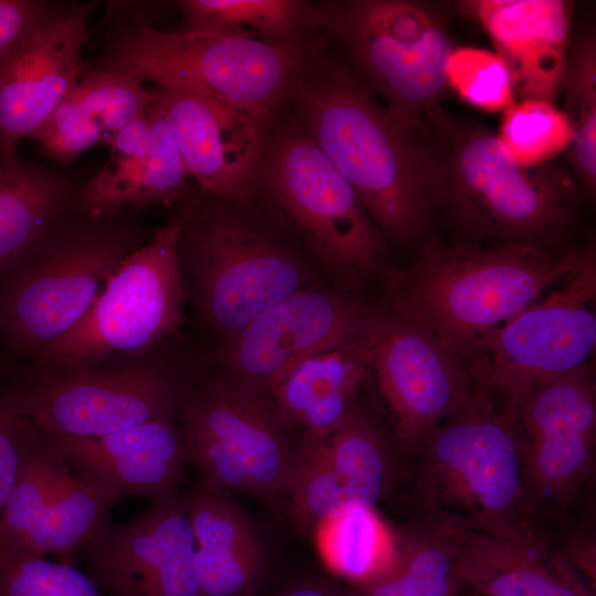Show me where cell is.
Listing matches in <instances>:
<instances>
[{
    "instance_id": "obj_40",
    "label": "cell",
    "mask_w": 596,
    "mask_h": 596,
    "mask_svg": "<svg viewBox=\"0 0 596 596\" xmlns=\"http://www.w3.org/2000/svg\"><path fill=\"white\" fill-rule=\"evenodd\" d=\"M147 109V108H146ZM149 145V121L146 110L130 120L114 137L110 147V156L132 157L142 155Z\"/></svg>"
},
{
    "instance_id": "obj_7",
    "label": "cell",
    "mask_w": 596,
    "mask_h": 596,
    "mask_svg": "<svg viewBox=\"0 0 596 596\" xmlns=\"http://www.w3.org/2000/svg\"><path fill=\"white\" fill-rule=\"evenodd\" d=\"M115 215L78 212L66 221L65 212L0 272V337L11 349L35 360L85 316L142 244L139 228Z\"/></svg>"
},
{
    "instance_id": "obj_29",
    "label": "cell",
    "mask_w": 596,
    "mask_h": 596,
    "mask_svg": "<svg viewBox=\"0 0 596 596\" xmlns=\"http://www.w3.org/2000/svg\"><path fill=\"white\" fill-rule=\"evenodd\" d=\"M461 531L417 521L398 539L386 564L349 596H453Z\"/></svg>"
},
{
    "instance_id": "obj_10",
    "label": "cell",
    "mask_w": 596,
    "mask_h": 596,
    "mask_svg": "<svg viewBox=\"0 0 596 596\" xmlns=\"http://www.w3.org/2000/svg\"><path fill=\"white\" fill-rule=\"evenodd\" d=\"M201 478L264 502L285 500L299 438L270 394L219 376L185 386L177 416Z\"/></svg>"
},
{
    "instance_id": "obj_28",
    "label": "cell",
    "mask_w": 596,
    "mask_h": 596,
    "mask_svg": "<svg viewBox=\"0 0 596 596\" xmlns=\"http://www.w3.org/2000/svg\"><path fill=\"white\" fill-rule=\"evenodd\" d=\"M78 187L65 171L0 160V272L30 249L74 204Z\"/></svg>"
},
{
    "instance_id": "obj_26",
    "label": "cell",
    "mask_w": 596,
    "mask_h": 596,
    "mask_svg": "<svg viewBox=\"0 0 596 596\" xmlns=\"http://www.w3.org/2000/svg\"><path fill=\"white\" fill-rule=\"evenodd\" d=\"M152 100L139 79L113 70L83 73L35 137L42 152L70 164L97 143L110 145Z\"/></svg>"
},
{
    "instance_id": "obj_43",
    "label": "cell",
    "mask_w": 596,
    "mask_h": 596,
    "mask_svg": "<svg viewBox=\"0 0 596 596\" xmlns=\"http://www.w3.org/2000/svg\"><path fill=\"white\" fill-rule=\"evenodd\" d=\"M453 596H459V593L454 594Z\"/></svg>"
},
{
    "instance_id": "obj_33",
    "label": "cell",
    "mask_w": 596,
    "mask_h": 596,
    "mask_svg": "<svg viewBox=\"0 0 596 596\" xmlns=\"http://www.w3.org/2000/svg\"><path fill=\"white\" fill-rule=\"evenodd\" d=\"M573 137L564 153L582 194L596 189V36L594 30L572 40L560 96Z\"/></svg>"
},
{
    "instance_id": "obj_2",
    "label": "cell",
    "mask_w": 596,
    "mask_h": 596,
    "mask_svg": "<svg viewBox=\"0 0 596 596\" xmlns=\"http://www.w3.org/2000/svg\"><path fill=\"white\" fill-rule=\"evenodd\" d=\"M594 256L590 242L552 253L524 242L428 240L408 266L383 269V309L424 327L467 364L486 334Z\"/></svg>"
},
{
    "instance_id": "obj_25",
    "label": "cell",
    "mask_w": 596,
    "mask_h": 596,
    "mask_svg": "<svg viewBox=\"0 0 596 596\" xmlns=\"http://www.w3.org/2000/svg\"><path fill=\"white\" fill-rule=\"evenodd\" d=\"M366 330L300 361L269 390L280 414L301 430L300 436L328 434L362 408L360 391L371 375Z\"/></svg>"
},
{
    "instance_id": "obj_3",
    "label": "cell",
    "mask_w": 596,
    "mask_h": 596,
    "mask_svg": "<svg viewBox=\"0 0 596 596\" xmlns=\"http://www.w3.org/2000/svg\"><path fill=\"white\" fill-rule=\"evenodd\" d=\"M276 224L254 204L207 193L182 213L177 256L184 298L221 341L312 286L302 255Z\"/></svg>"
},
{
    "instance_id": "obj_38",
    "label": "cell",
    "mask_w": 596,
    "mask_h": 596,
    "mask_svg": "<svg viewBox=\"0 0 596 596\" xmlns=\"http://www.w3.org/2000/svg\"><path fill=\"white\" fill-rule=\"evenodd\" d=\"M60 12L44 1L0 0V56Z\"/></svg>"
},
{
    "instance_id": "obj_13",
    "label": "cell",
    "mask_w": 596,
    "mask_h": 596,
    "mask_svg": "<svg viewBox=\"0 0 596 596\" xmlns=\"http://www.w3.org/2000/svg\"><path fill=\"white\" fill-rule=\"evenodd\" d=\"M184 387L153 366H92L41 371L0 400L40 434L87 438L177 418Z\"/></svg>"
},
{
    "instance_id": "obj_4",
    "label": "cell",
    "mask_w": 596,
    "mask_h": 596,
    "mask_svg": "<svg viewBox=\"0 0 596 596\" xmlns=\"http://www.w3.org/2000/svg\"><path fill=\"white\" fill-rule=\"evenodd\" d=\"M413 460L411 504L418 521L505 538L532 529L523 513L517 435L487 389L476 385Z\"/></svg>"
},
{
    "instance_id": "obj_6",
    "label": "cell",
    "mask_w": 596,
    "mask_h": 596,
    "mask_svg": "<svg viewBox=\"0 0 596 596\" xmlns=\"http://www.w3.org/2000/svg\"><path fill=\"white\" fill-rule=\"evenodd\" d=\"M437 127L448 139L440 205L471 237L524 242L550 249L573 223L581 187L567 166L520 164L498 134L477 124Z\"/></svg>"
},
{
    "instance_id": "obj_39",
    "label": "cell",
    "mask_w": 596,
    "mask_h": 596,
    "mask_svg": "<svg viewBox=\"0 0 596 596\" xmlns=\"http://www.w3.org/2000/svg\"><path fill=\"white\" fill-rule=\"evenodd\" d=\"M26 440L25 423L0 400V512L20 472Z\"/></svg>"
},
{
    "instance_id": "obj_18",
    "label": "cell",
    "mask_w": 596,
    "mask_h": 596,
    "mask_svg": "<svg viewBox=\"0 0 596 596\" xmlns=\"http://www.w3.org/2000/svg\"><path fill=\"white\" fill-rule=\"evenodd\" d=\"M194 552L185 499L177 496L108 522L79 554L106 596H202Z\"/></svg>"
},
{
    "instance_id": "obj_20",
    "label": "cell",
    "mask_w": 596,
    "mask_h": 596,
    "mask_svg": "<svg viewBox=\"0 0 596 596\" xmlns=\"http://www.w3.org/2000/svg\"><path fill=\"white\" fill-rule=\"evenodd\" d=\"M93 3L66 9L0 56V139L3 158L23 139H35L76 86Z\"/></svg>"
},
{
    "instance_id": "obj_19",
    "label": "cell",
    "mask_w": 596,
    "mask_h": 596,
    "mask_svg": "<svg viewBox=\"0 0 596 596\" xmlns=\"http://www.w3.org/2000/svg\"><path fill=\"white\" fill-rule=\"evenodd\" d=\"M151 94L170 126L189 175L203 192L254 204L270 137L269 120L193 91L156 86Z\"/></svg>"
},
{
    "instance_id": "obj_22",
    "label": "cell",
    "mask_w": 596,
    "mask_h": 596,
    "mask_svg": "<svg viewBox=\"0 0 596 596\" xmlns=\"http://www.w3.org/2000/svg\"><path fill=\"white\" fill-rule=\"evenodd\" d=\"M38 434L75 473L123 499L142 497L159 503L179 496L184 467L190 462L177 418L87 438Z\"/></svg>"
},
{
    "instance_id": "obj_23",
    "label": "cell",
    "mask_w": 596,
    "mask_h": 596,
    "mask_svg": "<svg viewBox=\"0 0 596 596\" xmlns=\"http://www.w3.org/2000/svg\"><path fill=\"white\" fill-rule=\"evenodd\" d=\"M184 499L202 596H256L265 553L249 514L203 478Z\"/></svg>"
},
{
    "instance_id": "obj_21",
    "label": "cell",
    "mask_w": 596,
    "mask_h": 596,
    "mask_svg": "<svg viewBox=\"0 0 596 596\" xmlns=\"http://www.w3.org/2000/svg\"><path fill=\"white\" fill-rule=\"evenodd\" d=\"M574 6L567 0H465L457 9L487 33L520 100L556 105L572 43Z\"/></svg>"
},
{
    "instance_id": "obj_14",
    "label": "cell",
    "mask_w": 596,
    "mask_h": 596,
    "mask_svg": "<svg viewBox=\"0 0 596 596\" xmlns=\"http://www.w3.org/2000/svg\"><path fill=\"white\" fill-rule=\"evenodd\" d=\"M520 453L526 523L573 502L595 460L596 386L588 363L531 390L507 415Z\"/></svg>"
},
{
    "instance_id": "obj_36",
    "label": "cell",
    "mask_w": 596,
    "mask_h": 596,
    "mask_svg": "<svg viewBox=\"0 0 596 596\" xmlns=\"http://www.w3.org/2000/svg\"><path fill=\"white\" fill-rule=\"evenodd\" d=\"M448 89L483 111L505 110L514 103L510 72L494 51L455 46L446 65Z\"/></svg>"
},
{
    "instance_id": "obj_8",
    "label": "cell",
    "mask_w": 596,
    "mask_h": 596,
    "mask_svg": "<svg viewBox=\"0 0 596 596\" xmlns=\"http://www.w3.org/2000/svg\"><path fill=\"white\" fill-rule=\"evenodd\" d=\"M321 30L349 56L360 81L414 130L436 121L448 91L446 65L455 49L443 3L342 0L320 4Z\"/></svg>"
},
{
    "instance_id": "obj_11",
    "label": "cell",
    "mask_w": 596,
    "mask_h": 596,
    "mask_svg": "<svg viewBox=\"0 0 596 596\" xmlns=\"http://www.w3.org/2000/svg\"><path fill=\"white\" fill-rule=\"evenodd\" d=\"M182 214L158 228L109 278L85 316L36 359L41 371L91 368L145 353L179 330L184 289L177 246Z\"/></svg>"
},
{
    "instance_id": "obj_9",
    "label": "cell",
    "mask_w": 596,
    "mask_h": 596,
    "mask_svg": "<svg viewBox=\"0 0 596 596\" xmlns=\"http://www.w3.org/2000/svg\"><path fill=\"white\" fill-rule=\"evenodd\" d=\"M348 287L383 270L385 245L352 185L298 127L270 132L256 199Z\"/></svg>"
},
{
    "instance_id": "obj_32",
    "label": "cell",
    "mask_w": 596,
    "mask_h": 596,
    "mask_svg": "<svg viewBox=\"0 0 596 596\" xmlns=\"http://www.w3.org/2000/svg\"><path fill=\"white\" fill-rule=\"evenodd\" d=\"M25 425L21 469L0 512V561L15 552L49 502L75 475L63 457Z\"/></svg>"
},
{
    "instance_id": "obj_41",
    "label": "cell",
    "mask_w": 596,
    "mask_h": 596,
    "mask_svg": "<svg viewBox=\"0 0 596 596\" xmlns=\"http://www.w3.org/2000/svg\"><path fill=\"white\" fill-rule=\"evenodd\" d=\"M275 596H349L339 592L331 585L317 579H305L295 582Z\"/></svg>"
},
{
    "instance_id": "obj_15",
    "label": "cell",
    "mask_w": 596,
    "mask_h": 596,
    "mask_svg": "<svg viewBox=\"0 0 596 596\" xmlns=\"http://www.w3.org/2000/svg\"><path fill=\"white\" fill-rule=\"evenodd\" d=\"M366 336L371 375L391 413L395 444L413 459L476 383L467 364L432 332L383 308L374 309Z\"/></svg>"
},
{
    "instance_id": "obj_42",
    "label": "cell",
    "mask_w": 596,
    "mask_h": 596,
    "mask_svg": "<svg viewBox=\"0 0 596 596\" xmlns=\"http://www.w3.org/2000/svg\"><path fill=\"white\" fill-rule=\"evenodd\" d=\"M3 158V147H2V142H1V139H0V160Z\"/></svg>"
},
{
    "instance_id": "obj_1",
    "label": "cell",
    "mask_w": 596,
    "mask_h": 596,
    "mask_svg": "<svg viewBox=\"0 0 596 596\" xmlns=\"http://www.w3.org/2000/svg\"><path fill=\"white\" fill-rule=\"evenodd\" d=\"M289 100L298 128L349 181L375 225L397 241L421 238L440 205L444 158L391 114L351 67L320 51Z\"/></svg>"
},
{
    "instance_id": "obj_17",
    "label": "cell",
    "mask_w": 596,
    "mask_h": 596,
    "mask_svg": "<svg viewBox=\"0 0 596 596\" xmlns=\"http://www.w3.org/2000/svg\"><path fill=\"white\" fill-rule=\"evenodd\" d=\"M398 455L392 432L361 408L328 434L300 436L284 502L305 528L352 505L374 508L395 480Z\"/></svg>"
},
{
    "instance_id": "obj_34",
    "label": "cell",
    "mask_w": 596,
    "mask_h": 596,
    "mask_svg": "<svg viewBox=\"0 0 596 596\" xmlns=\"http://www.w3.org/2000/svg\"><path fill=\"white\" fill-rule=\"evenodd\" d=\"M316 529L319 550L327 565L337 574L359 583L376 574L394 549L395 539L374 508H345Z\"/></svg>"
},
{
    "instance_id": "obj_16",
    "label": "cell",
    "mask_w": 596,
    "mask_h": 596,
    "mask_svg": "<svg viewBox=\"0 0 596 596\" xmlns=\"http://www.w3.org/2000/svg\"><path fill=\"white\" fill-rule=\"evenodd\" d=\"M373 311L343 290L301 289L221 342L220 376L269 392L300 361L363 333Z\"/></svg>"
},
{
    "instance_id": "obj_27",
    "label": "cell",
    "mask_w": 596,
    "mask_h": 596,
    "mask_svg": "<svg viewBox=\"0 0 596 596\" xmlns=\"http://www.w3.org/2000/svg\"><path fill=\"white\" fill-rule=\"evenodd\" d=\"M149 145L146 152L114 157L83 187L74 209L92 216L119 214L127 207L171 205L187 187L189 172L164 116L151 100L146 109Z\"/></svg>"
},
{
    "instance_id": "obj_5",
    "label": "cell",
    "mask_w": 596,
    "mask_h": 596,
    "mask_svg": "<svg viewBox=\"0 0 596 596\" xmlns=\"http://www.w3.org/2000/svg\"><path fill=\"white\" fill-rule=\"evenodd\" d=\"M319 46L192 30H162L138 19L109 28L98 66L164 88L198 92L267 120L288 102Z\"/></svg>"
},
{
    "instance_id": "obj_31",
    "label": "cell",
    "mask_w": 596,
    "mask_h": 596,
    "mask_svg": "<svg viewBox=\"0 0 596 596\" xmlns=\"http://www.w3.org/2000/svg\"><path fill=\"white\" fill-rule=\"evenodd\" d=\"M121 499L114 490L75 473L49 502L15 552L3 561L53 555L74 564V556L109 522L110 510Z\"/></svg>"
},
{
    "instance_id": "obj_24",
    "label": "cell",
    "mask_w": 596,
    "mask_h": 596,
    "mask_svg": "<svg viewBox=\"0 0 596 596\" xmlns=\"http://www.w3.org/2000/svg\"><path fill=\"white\" fill-rule=\"evenodd\" d=\"M456 579L471 596H592L533 529L514 538L461 532Z\"/></svg>"
},
{
    "instance_id": "obj_37",
    "label": "cell",
    "mask_w": 596,
    "mask_h": 596,
    "mask_svg": "<svg viewBox=\"0 0 596 596\" xmlns=\"http://www.w3.org/2000/svg\"><path fill=\"white\" fill-rule=\"evenodd\" d=\"M0 596H106L73 563L28 556L0 562Z\"/></svg>"
},
{
    "instance_id": "obj_12",
    "label": "cell",
    "mask_w": 596,
    "mask_h": 596,
    "mask_svg": "<svg viewBox=\"0 0 596 596\" xmlns=\"http://www.w3.org/2000/svg\"><path fill=\"white\" fill-rule=\"evenodd\" d=\"M595 291L594 256L477 343L467 366L476 385L505 395V415L538 385L587 363L596 345Z\"/></svg>"
},
{
    "instance_id": "obj_35",
    "label": "cell",
    "mask_w": 596,
    "mask_h": 596,
    "mask_svg": "<svg viewBox=\"0 0 596 596\" xmlns=\"http://www.w3.org/2000/svg\"><path fill=\"white\" fill-rule=\"evenodd\" d=\"M498 136L520 164L534 167L564 152L573 131L556 105L524 99L503 110Z\"/></svg>"
},
{
    "instance_id": "obj_30",
    "label": "cell",
    "mask_w": 596,
    "mask_h": 596,
    "mask_svg": "<svg viewBox=\"0 0 596 596\" xmlns=\"http://www.w3.org/2000/svg\"><path fill=\"white\" fill-rule=\"evenodd\" d=\"M184 30L266 42H296L321 30L320 4L300 0L178 1Z\"/></svg>"
}]
</instances>
